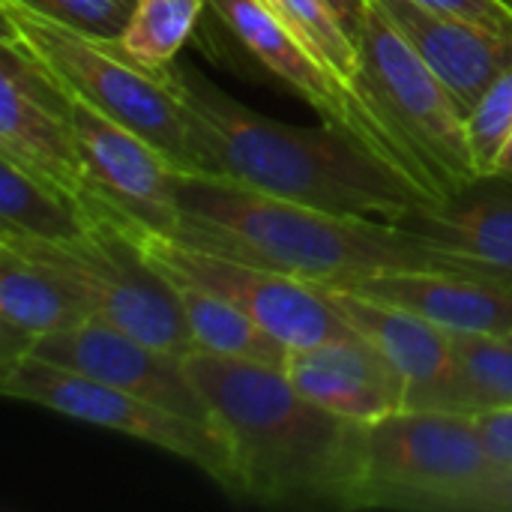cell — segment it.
Returning <instances> with one entry per match:
<instances>
[{
	"mask_svg": "<svg viewBox=\"0 0 512 512\" xmlns=\"http://www.w3.org/2000/svg\"><path fill=\"white\" fill-rule=\"evenodd\" d=\"M174 201L180 219L171 240L315 285L402 270L465 273L512 285L510 270L447 252L405 225L306 207L207 171H177Z\"/></svg>",
	"mask_w": 512,
	"mask_h": 512,
	"instance_id": "obj_1",
	"label": "cell"
},
{
	"mask_svg": "<svg viewBox=\"0 0 512 512\" xmlns=\"http://www.w3.org/2000/svg\"><path fill=\"white\" fill-rule=\"evenodd\" d=\"M435 246L512 273V174H480L450 198L411 210L402 222Z\"/></svg>",
	"mask_w": 512,
	"mask_h": 512,
	"instance_id": "obj_19",
	"label": "cell"
},
{
	"mask_svg": "<svg viewBox=\"0 0 512 512\" xmlns=\"http://www.w3.org/2000/svg\"><path fill=\"white\" fill-rule=\"evenodd\" d=\"M468 135L480 174H492L504 144L512 135V66L492 81V87L471 108Z\"/></svg>",
	"mask_w": 512,
	"mask_h": 512,
	"instance_id": "obj_25",
	"label": "cell"
},
{
	"mask_svg": "<svg viewBox=\"0 0 512 512\" xmlns=\"http://www.w3.org/2000/svg\"><path fill=\"white\" fill-rule=\"evenodd\" d=\"M210 12L270 75L300 96L321 117V123L351 135L438 198L417 159L393 135L363 90L345 81L273 6L261 0H210Z\"/></svg>",
	"mask_w": 512,
	"mask_h": 512,
	"instance_id": "obj_9",
	"label": "cell"
},
{
	"mask_svg": "<svg viewBox=\"0 0 512 512\" xmlns=\"http://www.w3.org/2000/svg\"><path fill=\"white\" fill-rule=\"evenodd\" d=\"M0 393L6 399L159 447L204 471L222 492L234 495L237 489L234 456L219 429L165 411L135 393L117 390L39 357H24L0 372Z\"/></svg>",
	"mask_w": 512,
	"mask_h": 512,
	"instance_id": "obj_8",
	"label": "cell"
},
{
	"mask_svg": "<svg viewBox=\"0 0 512 512\" xmlns=\"http://www.w3.org/2000/svg\"><path fill=\"white\" fill-rule=\"evenodd\" d=\"M66 108L69 96L36 60L0 39V156L84 210L90 180Z\"/></svg>",
	"mask_w": 512,
	"mask_h": 512,
	"instance_id": "obj_12",
	"label": "cell"
},
{
	"mask_svg": "<svg viewBox=\"0 0 512 512\" xmlns=\"http://www.w3.org/2000/svg\"><path fill=\"white\" fill-rule=\"evenodd\" d=\"M90 222V234L78 240L48 243L0 234V246L78 279L99 321L174 354L195 351L174 285L147 261L129 234L102 219Z\"/></svg>",
	"mask_w": 512,
	"mask_h": 512,
	"instance_id": "obj_7",
	"label": "cell"
},
{
	"mask_svg": "<svg viewBox=\"0 0 512 512\" xmlns=\"http://www.w3.org/2000/svg\"><path fill=\"white\" fill-rule=\"evenodd\" d=\"M165 279L174 285L180 297L195 351L285 369L288 348L279 339H273L258 321H252L243 309H237L234 303L210 294L207 288L189 279H180V276H165Z\"/></svg>",
	"mask_w": 512,
	"mask_h": 512,
	"instance_id": "obj_20",
	"label": "cell"
},
{
	"mask_svg": "<svg viewBox=\"0 0 512 512\" xmlns=\"http://www.w3.org/2000/svg\"><path fill=\"white\" fill-rule=\"evenodd\" d=\"M444 512H512V468L477 480L459 492Z\"/></svg>",
	"mask_w": 512,
	"mask_h": 512,
	"instance_id": "obj_28",
	"label": "cell"
},
{
	"mask_svg": "<svg viewBox=\"0 0 512 512\" xmlns=\"http://www.w3.org/2000/svg\"><path fill=\"white\" fill-rule=\"evenodd\" d=\"M492 471L474 417L399 408L360 426V471L345 510L444 512Z\"/></svg>",
	"mask_w": 512,
	"mask_h": 512,
	"instance_id": "obj_6",
	"label": "cell"
},
{
	"mask_svg": "<svg viewBox=\"0 0 512 512\" xmlns=\"http://www.w3.org/2000/svg\"><path fill=\"white\" fill-rule=\"evenodd\" d=\"M90 228V216L72 198L0 156V234L63 243L90 234Z\"/></svg>",
	"mask_w": 512,
	"mask_h": 512,
	"instance_id": "obj_21",
	"label": "cell"
},
{
	"mask_svg": "<svg viewBox=\"0 0 512 512\" xmlns=\"http://www.w3.org/2000/svg\"><path fill=\"white\" fill-rule=\"evenodd\" d=\"M354 36L360 51L357 87L417 159L438 201L474 183L480 168L471 150L468 114L447 84L375 0H366Z\"/></svg>",
	"mask_w": 512,
	"mask_h": 512,
	"instance_id": "obj_5",
	"label": "cell"
},
{
	"mask_svg": "<svg viewBox=\"0 0 512 512\" xmlns=\"http://www.w3.org/2000/svg\"><path fill=\"white\" fill-rule=\"evenodd\" d=\"M327 6L339 15V21H342L351 33H357L360 18H363V9H366V0H327ZM354 39H357V36H354Z\"/></svg>",
	"mask_w": 512,
	"mask_h": 512,
	"instance_id": "obj_30",
	"label": "cell"
},
{
	"mask_svg": "<svg viewBox=\"0 0 512 512\" xmlns=\"http://www.w3.org/2000/svg\"><path fill=\"white\" fill-rule=\"evenodd\" d=\"M441 15L512 36V0H417Z\"/></svg>",
	"mask_w": 512,
	"mask_h": 512,
	"instance_id": "obj_27",
	"label": "cell"
},
{
	"mask_svg": "<svg viewBox=\"0 0 512 512\" xmlns=\"http://www.w3.org/2000/svg\"><path fill=\"white\" fill-rule=\"evenodd\" d=\"M492 171L512 174V135H510V141L504 144V150H501V156H498V162H495V168H492Z\"/></svg>",
	"mask_w": 512,
	"mask_h": 512,
	"instance_id": "obj_31",
	"label": "cell"
},
{
	"mask_svg": "<svg viewBox=\"0 0 512 512\" xmlns=\"http://www.w3.org/2000/svg\"><path fill=\"white\" fill-rule=\"evenodd\" d=\"M186 369L231 447L234 498L345 510L360 471L363 423L321 408L276 366L189 351Z\"/></svg>",
	"mask_w": 512,
	"mask_h": 512,
	"instance_id": "obj_3",
	"label": "cell"
},
{
	"mask_svg": "<svg viewBox=\"0 0 512 512\" xmlns=\"http://www.w3.org/2000/svg\"><path fill=\"white\" fill-rule=\"evenodd\" d=\"M285 372L303 396L351 423H375L408 399L402 375L360 333L288 351Z\"/></svg>",
	"mask_w": 512,
	"mask_h": 512,
	"instance_id": "obj_15",
	"label": "cell"
},
{
	"mask_svg": "<svg viewBox=\"0 0 512 512\" xmlns=\"http://www.w3.org/2000/svg\"><path fill=\"white\" fill-rule=\"evenodd\" d=\"M69 126L90 180L84 213L120 228L171 237L177 228V168L141 135L69 96Z\"/></svg>",
	"mask_w": 512,
	"mask_h": 512,
	"instance_id": "obj_11",
	"label": "cell"
},
{
	"mask_svg": "<svg viewBox=\"0 0 512 512\" xmlns=\"http://www.w3.org/2000/svg\"><path fill=\"white\" fill-rule=\"evenodd\" d=\"M93 318L96 309L78 279L0 246V372L24 360L39 336Z\"/></svg>",
	"mask_w": 512,
	"mask_h": 512,
	"instance_id": "obj_18",
	"label": "cell"
},
{
	"mask_svg": "<svg viewBox=\"0 0 512 512\" xmlns=\"http://www.w3.org/2000/svg\"><path fill=\"white\" fill-rule=\"evenodd\" d=\"M204 9H210V0H135L123 33L108 45L135 66L159 72L177 60Z\"/></svg>",
	"mask_w": 512,
	"mask_h": 512,
	"instance_id": "obj_23",
	"label": "cell"
},
{
	"mask_svg": "<svg viewBox=\"0 0 512 512\" xmlns=\"http://www.w3.org/2000/svg\"><path fill=\"white\" fill-rule=\"evenodd\" d=\"M510 339H512V336H510Z\"/></svg>",
	"mask_w": 512,
	"mask_h": 512,
	"instance_id": "obj_33",
	"label": "cell"
},
{
	"mask_svg": "<svg viewBox=\"0 0 512 512\" xmlns=\"http://www.w3.org/2000/svg\"><path fill=\"white\" fill-rule=\"evenodd\" d=\"M261 3H267V6H276V0H261Z\"/></svg>",
	"mask_w": 512,
	"mask_h": 512,
	"instance_id": "obj_32",
	"label": "cell"
},
{
	"mask_svg": "<svg viewBox=\"0 0 512 512\" xmlns=\"http://www.w3.org/2000/svg\"><path fill=\"white\" fill-rule=\"evenodd\" d=\"M393 27L411 42V48L432 66L447 84L465 114L480 102L492 81L512 66V36L495 33L435 9L417 0H375Z\"/></svg>",
	"mask_w": 512,
	"mask_h": 512,
	"instance_id": "obj_16",
	"label": "cell"
},
{
	"mask_svg": "<svg viewBox=\"0 0 512 512\" xmlns=\"http://www.w3.org/2000/svg\"><path fill=\"white\" fill-rule=\"evenodd\" d=\"M0 39L36 60L66 96L141 135L177 171H198L186 108L162 72L135 66L108 42L63 27L21 0H0Z\"/></svg>",
	"mask_w": 512,
	"mask_h": 512,
	"instance_id": "obj_4",
	"label": "cell"
},
{
	"mask_svg": "<svg viewBox=\"0 0 512 512\" xmlns=\"http://www.w3.org/2000/svg\"><path fill=\"white\" fill-rule=\"evenodd\" d=\"M27 357L81 372L117 390L135 393L165 411L216 429L210 405L186 369V354L147 345L99 318L72 330L39 336Z\"/></svg>",
	"mask_w": 512,
	"mask_h": 512,
	"instance_id": "obj_13",
	"label": "cell"
},
{
	"mask_svg": "<svg viewBox=\"0 0 512 512\" xmlns=\"http://www.w3.org/2000/svg\"><path fill=\"white\" fill-rule=\"evenodd\" d=\"M33 12L93 39H117L135 9V0H21Z\"/></svg>",
	"mask_w": 512,
	"mask_h": 512,
	"instance_id": "obj_26",
	"label": "cell"
},
{
	"mask_svg": "<svg viewBox=\"0 0 512 512\" xmlns=\"http://www.w3.org/2000/svg\"><path fill=\"white\" fill-rule=\"evenodd\" d=\"M345 81L357 87L360 78V51L354 33L339 21L327 0H276L273 6ZM360 90V87H357Z\"/></svg>",
	"mask_w": 512,
	"mask_h": 512,
	"instance_id": "obj_24",
	"label": "cell"
},
{
	"mask_svg": "<svg viewBox=\"0 0 512 512\" xmlns=\"http://www.w3.org/2000/svg\"><path fill=\"white\" fill-rule=\"evenodd\" d=\"M474 426L480 435V444L492 462L495 471H510L512 468V408L498 411H483L474 414Z\"/></svg>",
	"mask_w": 512,
	"mask_h": 512,
	"instance_id": "obj_29",
	"label": "cell"
},
{
	"mask_svg": "<svg viewBox=\"0 0 512 512\" xmlns=\"http://www.w3.org/2000/svg\"><path fill=\"white\" fill-rule=\"evenodd\" d=\"M453 336V378L438 411L483 414L512 408V339L486 333Z\"/></svg>",
	"mask_w": 512,
	"mask_h": 512,
	"instance_id": "obj_22",
	"label": "cell"
},
{
	"mask_svg": "<svg viewBox=\"0 0 512 512\" xmlns=\"http://www.w3.org/2000/svg\"><path fill=\"white\" fill-rule=\"evenodd\" d=\"M159 72L186 108L198 171L306 207L384 222H402L411 210L438 201L327 123L312 129L264 117L177 60Z\"/></svg>",
	"mask_w": 512,
	"mask_h": 512,
	"instance_id": "obj_2",
	"label": "cell"
},
{
	"mask_svg": "<svg viewBox=\"0 0 512 512\" xmlns=\"http://www.w3.org/2000/svg\"><path fill=\"white\" fill-rule=\"evenodd\" d=\"M120 231L141 246L147 261L159 273L189 279L207 288L210 294L234 303L252 321H258L273 339H279L288 351L357 336V330L339 315V309L330 303L324 288L315 282H303L297 276L246 264L219 252H204L153 231H141V228H120Z\"/></svg>",
	"mask_w": 512,
	"mask_h": 512,
	"instance_id": "obj_10",
	"label": "cell"
},
{
	"mask_svg": "<svg viewBox=\"0 0 512 512\" xmlns=\"http://www.w3.org/2000/svg\"><path fill=\"white\" fill-rule=\"evenodd\" d=\"M339 315L372 342L390 366L402 375L408 387L405 408H435L441 405L453 378V336L450 330L375 297L321 285Z\"/></svg>",
	"mask_w": 512,
	"mask_h": 512,
	"instance_id": "obj_14",
	"label": "cell"
},
{
	"mask_svg": "<svg viewBox=\"0 0 512 512\" xmlns=\"http://www.w3.org/2000/svg\"><path fill=\"white\" fill-rule=\"evenodd\" d=\"M333 288L402 306L450 333L512 336V285L465 273L402 270L348 279Z\"/></svg>",
	"mask_w": 512,
	"mask_h": 512,
	"instance_id": "obj_17",
	"label": "cell"
}]
</instances>
